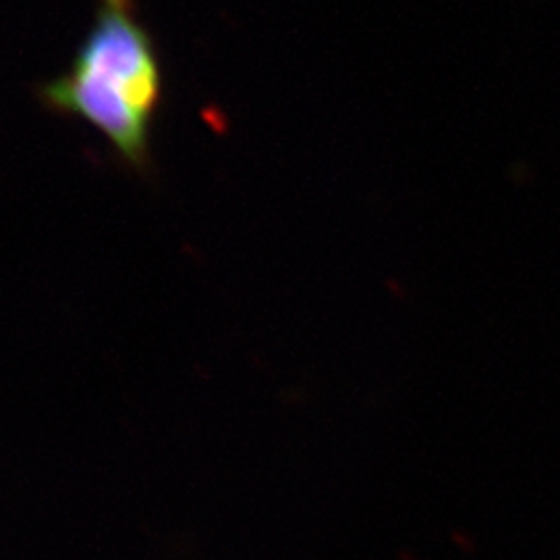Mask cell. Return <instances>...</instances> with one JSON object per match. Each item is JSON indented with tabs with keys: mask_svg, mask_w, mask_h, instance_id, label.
Instances as JSON below:
<instances>
[{
	"mask_svg": "<svg viewBox=\"0 0 560 560\" xmlns=\"http://www.w3.org/2000/svg\"><path fill=\"white\" fill-rule=\"evenodd\" d=\"M42 104L92 125L120 164L154 168L152 138L164 102L161 52L136 0H98L71 67L38 88Z\"/></svg>",
	"mask_w": 560,
	"mask_h": 560,
	"instance_id": "6da1fadb",
	"label": "cell"
}]
</instances>
